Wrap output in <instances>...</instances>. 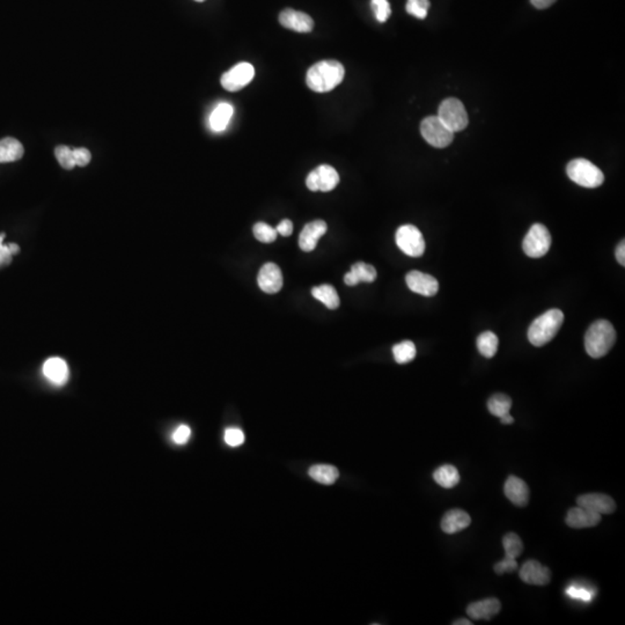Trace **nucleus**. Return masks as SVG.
<instances>
[{
	"label": "nucleus",
	"instance_id": "nucleus-1",
	"mask_svg": "<svg viewBox=\"0 0 625 625\" xmlns=\"http://www.w3.org/2000/svg\"><path fill=\"white\" fill-rule=\"evenodd\" d=\"M345 70L335 59L321 61L312 65L306 76L307 86L316 93L333 91L343 81Z\"/></svg>",
	"mask_w": 625,
	"mask_h": 625
},
{
	"label": "nucleus",
	"instance_id": "nucleus-2",
	"mask_svg": "<svg viewBox=\"0 0 625 625\" xmlns=\"http://www.w3.org/2000/svg\"><path fill=\"white\" fill-rule=\"evenodd\" d=\"M616 342V331L607 319L591 323L585 335V349L594 359L605 357Z\"/></svg>",
	"mask_w": 625,
	"mask_h": 625
},
{
	"label": "nucleus",
	"instance_id": "nucleus-3",
	"mask_svg": "<svg viewBox=\"0 0 625 625\" xmlns=\"http://www.w3.org/2000/svg\"><path fill=\"white\" fill-rule=\"evenodd\" d=\"M564 322V314L550 310L538 316L528 329V340L534 347H543L555 338Z\"/></svg>",
	"mask_w": 625,
	"mask_h": 625
},
{
	"label": "nucleus",
	"instance_id": "nucleus-4",
	"mask_svg": "<svg viewBox=\"0 0 625 625\" xmlns=\"http://www.w3.org/2000/svg\"><path fill=\"white\" fill-rule=\"evenodd\" d=\"M571 181L584 188H598L605 181L601 169L586 159H575L566 167Z\"/></svg>",
	"mask_w": 625,
	"mask_h": 625
},
{
	"label": "nucleus",
	"instance_id": "nucleus-5",
	"mask_svg": "<svg viewBox=\"0 0 625 625\" xmlns=\"http://www.w3.org/2000/svg\"><path fill=\"white\" fill-rule=\"evenodd\" d=\"M437 116L454 134L467 128L469 122L464 103L455 98H448L441 102Z\"/></svg>",
	"mask_w": 625,
	"mask_h": 625
},
{
	"label": "nucleus",
	"instance_id": "nucleus-6",
	"mask_svg": "<svg viewBox=\"0 0 625 625\" xmlns=\"http://www.w3.org/2000/svg\"><path fill=\"white\" fill-rule=\"evenodd\" d=\"M552 245V236L548 229L542 224H534L528 231L522 243L524 254L531 259H540L549 252Z\"/></svg>",
	"mask_w": 625,
	"mask_h": 625
},
{
	"label": "nucleus",
	"instance_id": "nucleus-7",
	"mask_svg": "<svg viewBox=\"0 0 625 625\" xmlns=\"http://www.w3.org/2000/svg\"><path fill=\"white\" fill-rule=\"evenodd\" d=\"M423 138L433 148H444L452 144L454 132L440 121L438 116H429L420 124Z\"/></svg>",
	"mask_w": 625,
	"mask_h": 625
},
{
	"label": "nucleus",
	"instance_id": "nucleus-8",
	"mask_svg": "<svg viewBox=\"0 0 625 625\" xmlns=\"http://www.w3.org/2000/svg\"><path fill=\"white\" fill-rule=\"evenodd\" d=\"M396 245L410 257H420L425 252V240L416 226L403 225L397 229Z\"/></svg>",
	"mask_w": 625,
	"mask_h": 625
},
{
	"label": "nucleus",
	"instance_id": "nucleus-9",
	"mask_svg": "<svg viewBox=\"0 0 625 625\" xmlns=\"http://www.w3.org/2000/svg\"><path fill=\"white\" fill-rule=\"evenodd\" d=\"M340 183V175L329 165H321L307 176L306 185L310 192H331Z\"/></svg>",
	"mask_w": 625,
	"mask_h": 625
},
{
	"label": "nucleus",
	"instance_id": "nucleus-10",
	"mask_svg": "<svg viewBox=\"0 0 625 625\" xmlns=\"http://www.w3.org/2000/svg\"><path fill=\"white\" fill-rule=\"evenodd\" d=\"M255 76V69L249 63H240L234 68L222 74V86L226 91L238 92L252 82Z\"/></svg>",
	"mask_w": 625,
	"mask_h": 625
},
{
	"label": "nucleus",
	"instance_id": "nucleus-11",
	"mask_svg": "<svg viewBox=\"0 0 625 625\" xmlns=\"http://www.w3.org/2000/svg\"><path fill=\"white\" fill-rule=\"evenodd\" d=\"M521 580L528 585L547 586L552 580V572L535 559L524 563L519 572Z\"/></svg>",
	"mask_w": 625,
	"mask_h": 625
},
{
	"label": "nucleus",
	"instance_id": "nucleus-12",
	"mask_svg": "<svg viewBox=\"0 0 625 625\" xmlns=\"http://www.w3.org/2000/svg\"><path fill=\"white\" fill-rule=\"evenodd\" d=\"M405 282L412 292L424 296H433L439 291V282L437 279L427 273L420 271H410L405 276Z\"/></svg>",
	"mask_w": 625,
	"mask_h": 625
},
{
	"label": "nucleus",
	"instance_id": "nucleus-13",
	"mask_svg": "<svg viewBox=\"0 0 625 625\" xmlns=\"http://www.w3.org/2000/svg\"><path fill=\"white\" fill-rule=\"evenodd\" d=\"M279 22L286 29L298 33H310L314 28V21L308 14L292 8H286L280 12Z\"/></svg>",
	"mask_w": 625,
	"mask_h": 625
},
{
	"label": "nucleus",
	"instance_id": "nucleus-14",
	"mask_svg": "<svg viewBox=\"0 0 625 625\" xmlns=\"http://www.w3.org/2000/svg\"><path fill=\"white\" fill-rule=\"evenodd\" d=\"M257 282L263 292L269 294L279 292L282 287V270L275 263H266L259 270Z\"/></svg>",
	"mask_w": 625,
	"mask_h": 625
},
{
	"label": "nucleus",
	"instance_id": "nucleus-15",
	"mask_svg": "<svg viewBox=\"0 0 625 625\" xmlns=\"http://www.w3.org/2000/svg\"><path fill=\"white\" fill-rule=\"evenodd\" d=\"M577 504L589 508L598 515H612L616 510V504L612 497L603 494H587L577 498Z\"/></svg>",
	"mask_w": 625,
	"mask_h": 625
},
{
	"label": "nucleus",
	"instance_id": "nucleus-16",
	"mask_svg": "<svg viewBox=\"0 0 625 625\" xmlns=\"http://www.w3.org/2000/svg\"><path fill=\"white\" fill-rule=\"evenodd\" d=\"M565 521H566V524H568V527L575 528V529L591 528L600 524L601 515H598L596 512L591 511L589 508L578 506V508H571L568 512Z\"/></svg>",
	"mask_w": 625,
	"mask_h": 625
},
{
	"label": "nucleus",
	"instance_id": "nucleus-17",
	"mask_svg": "<svg viewBox=\"0 0 625 625\" xmlns=\"http://www.w3.org/2000/svg\"><path fill=\"white\" fill-rule=\"evenodd\" d=\"M504 492L512 504L518 508L527 506L529 501V487L524 480L517 476H510L505 482Z\"/></svg>",
	"mask_w": 625,
	"mask_h": 625
},
{
	"label": "nucleus",
	"instance_id": "nucleus-18",
	"mask_svg": "<svg viewBox=\"0 0 625 625\" xmlns=\"http://www.w3.org/2000/svg\"><path fill=\"white\" fill-rule=\"evenodd\" d=\"M501 603L498 598H489L481 601L473 602L468 605L467 614L471 619L481 621V619H492L501 612Z\"/></svg>",
	"mask_w": 625,
	"mask_h": 625
},
{
	"label": "nucleus",
	"instance_id": "nucleus-19",
	"mask_svg": "<svg viewBox=\"0 0 625 625\" xmlns=\"http://www.w3.org/2000/svg\"><path fill=\"white\" fill-rule=\"evenodd\" d=\"M326 232V224L323 220L308 222L300 233L299 245L303 252H312L319 243V238Z\"/></svg>",
	"mask_w": 625,
	"mask_h": 625
},
{
	"label": "nucleus",
	"instance_id": "nucleus-20",
	"mask_svg": "<svg viewBox=\"0 0 625 625\" xmlns=\"http://www.w3.org/2000/svg\"><path fill=\"white\" fill-rule=\"evenodd\" d=\"M43 374L48 380L56 386H64L70 377V371H69L68 364L64 359L54 357V358H49L44 363Z\"/></svg>",
	"mask_w": 625,
	"mask_h": 625
},
{
	"label": "nucleus",
	"instance_id": "nucleus-21",
	"mask_svg": "<svg viewBox=\"0 0 625 625\" xmlns=\"http://www.w3.org/2000/svg\"><path fill=\"white\" fill-rule=\"evenodd\" d=\"M471 524L470 515L460 508H453L445 513L441 520V529L446 534H455L469 527Z\"/></svg>",
	"mask_w": 625,
	"mask_h": 625
},
{
	"label": "nucleus",
	"instance_id": "nucleus-22",
	"mask_svg": "<svg viewBox=\"0 0 625 625\" xmlns=\"http://www.w3.org/2000/svg\"><path fill=\"white\" fill-rule=\"evenodd\" d=\"M377 270L373 266L358 262L351 266L350 273L344 276V282L349 286H356L359 282H372L377 279Z\"/></svg>",
	"mask_w": 625,
	"mask_h": 625
},
{
	"label": "nucleus",
	"instance_id": "nucleus-23",
	"mask_svg": "<svg viewBox=\"0 0 625 625\" xmlns=\"http://www.w3.org/2000/svg\"><path fill=\"white\" fill-rule=\"evenodd\" d=\"M24 155V146L17 139L7 137L0 141V164L17 161Z\"/></svg>",
	"mask_w": 625,
	"mask_h": 625
},
{
	"label": "nucleus",
	"instance_id": "nucleus-24",
	"mask_svg": "<svg viewBox=\"0 0 625 625\" xmlns=\"http://www.w3.org/2000/svg\"><path fill=\"white\" fill-rule=\"evenodd\" d=\"M233 113L234 110L231 104L226 102L218 104L210 116V128L215 132L224 131L232 118Z\"/></svg>",
	"mask_w": 625,
	"mask_h": 625
},
{
	"label": "nucleus",
	"instance_id": "nucleus-25",
	"mask_svg": "<svg viewBox=\"0 0 625 625\" xmlns=\"http://www.w3.org/2000/svg\"><path fill=\"white\" fill-rule=\"evenodd\" d=\"M308 475L319 484L331 485L340 477L337 468L329 464H315L310 468Z\"/></svg>",
	"mask_w": 625,
	"mask_h": 625
},
{
	"label": "nucleus",
	"instance_id": "nucleus-26",
	"mask_svg": "<svg viewBox=\"0 0 625 625\" xmlns=\"http://www.w3.org/2000/svg\"><path fill=\"white\" fill-rule=\"evenodd\" d=\"M434 481L445 489H453L460 482V474L452 464H444L433 473Z\"/></svg>",
	"mask_w": 625,
	"mask_h": 625
},
{
	"label": "nucleus",
	"instance_id": "nucleus-27",
	"mask_svg": "<svg viewBox=\"0 0 625 625\" xmlns=\"http://www.w3.org/2000/svg\"><path fill=\"white\" fill-rule=\"evenodd\" d=\"M312 294L315 299L326 305L329 310H336L340 306V296L335 287L328 284L312 287Z\"/></svg>",
	"mask_w": 625,
	"mask_h": 625
},
{
	"label": "nucleus",
	"instance_id": "nucleus-28",
	"mask_svg": "<svg viewBox=\"0 0 625 625\" xmlns=\"http://www.w3.org/2000/svg\"><path fill=\"white\" fill-rule=\"evenodd\" d=\"M499 340L496 333L492 331L482 333L477 338V349L482 356L490 359L497 353Z\"/></svg>",
	"mask_w": 625,
	"mask_h": 625
},
{
	"label": "nucleus",
	"instance_id": "nucleus-29",
	"mask_svg": "<svg viewBox=\"0 0 625 625\" xmlns=\"http://www.w3.org/2000/svg\"><path fill=\"white\" fill-rule=\"evenodd\" d=\"M511 408V397H508L505 394H496L487 401V409L490 411V414L499 417V418L504 415L510 414Z\"/></svg>",
	"mask_w": 625,
	"mask_h": 625
},
{
	"label": "nucleus",
	"instance_id": "nucleus-30",
	"mask_svg": "<svg viewBox=\"0 0 625 625\" xmlns=\"http://www.w3.org/2000/svg\"><path fill=\"white\" fill-rule=\"evenodd\" d=\"M393 354L397 364L410 363L417 354L416 345L411 340H403L394 345Z\"/></svg>",
	"mask_w": 625,
	"mask_h": 625
},
{
	"label": "nucleus",
	"instance_id": "nucleus-31",
	"mask_svg": "<svg viewBox=\"0 0 625 625\" xmlns=\"http://www.w3.org/2000/svg\"><path fill=\"white\" fill-rule=\"evenodd\" d=\"M503 547H504L505 556L510 558H517L521 555L524 550V543L521 538L515 533H508L503 538Z\"/></svg>",
	"mask_w": 625,
	"mask_h": 625
},
{
	"label": "nucleus",
	"instance_id": "nucleus-32",
	"mask_svg": "<svg viewBox=\"0 0 625 625\" xmlns=\"http://www.w3.org/2000/svg\"><path fill=\"white\" fill-rule=\"evenodd\" d=\"M254 236L256 239L264 243H271L276 241L277 233L276 229H273L271 226L268 225L266 222H257L254 226Z\"/></svg>",
	"mask_w": 625,
	"mask_h": 625
},
{
	"label": "nucleus",
	"instance_id": "nucleus-33",
	"mask_svg": "<svg viewBox=\"0 0 625 625\" xmlns=\"http://www.w3.org/2000/svg\"><path fill=\"white\" fill-rule=\"evenodd\" d=\"M5 236H6L5 233L0 234V268L8 266L12 262L13 256L17 255V252H20V247L17 243L3 245Z\"/></svg>",
	"mask_w": 625,
	"mask_h": 625
},
{
	"label": "nucleus",
	"instance_id": "nucleus-34",
	"mask_svg": "<svg viewBox=\"0 0 625 625\" xmlns=\"http://www.w3.org/2000/svg\"><path fill=\"white\" fill-rule=\"evenodd\" d=\"M55 155H56L58 164H59L63 168L70 171V169H73L74 167H76L73 151H72V148H69V146L59 145V146L55 148Z\"/></svg>",
	"mask_w": 625,
	"mask_h": 625
},
{
	"label": "nucleus",
	"instance_id": "nucleus-35",
	"mask_svg": "<svg viewBox=\"0 0 625 625\" xmlns=\"http://www.w3.org/2000/svg\"><path fill=\"white\" fill-rule=\"evenodd\" d=\"M430 6V0H408L405 10L408 13L418 17V19H425Z\"/></svg>",
	"mask_w": 625,
	"mask_h": 625
},
{
	"label": "nucleus",
	"instance_id": "nucleus-36",
	"mask_svg": "<svg viewBox=\"0 0 625 625\" xmlns=\"http://www.w3.org/2000/svg\"><path fill=\"white\" fill-rule=\"evenodd\" d=\"M565 593L573 600H579L582 602H591L595 595L594 591L578 585L568 586Z\"/></svg>",
	"mask_w": 625,
	"mask_h": 625
},
{
	"label": "nucleus",
	"instance_id": "nucleus-37",
	"mask_svg": "<svg viewBox=\"0 0 625 625\" xmlns=\"http://www.w3.org/2000/svg\"><path fill=\"white\" fill-rule=\"evenodd\" d=\"M371 6L379 22H386L391 14V8L388 0H371Z\"/></svg>",
	"mask_w": 625,
	"mask_h": 625
},
{
	"label": "nucleus",
	"instance_id": "nucleus-38",
	"mask_svg": "<svg viewBox=\"0 0 625 625\" xmlns=\"http://www.w3.org/2000/svg\"><path fill=\"white\" fill-rule=\"evenodd\" d=\"M224 438H225L226 444L231 446V447L241 446L243 444V441H245V434H243V431L240 430V429H236V427L227 429L225 431Z\"/></svg>",
	"mask_w": 625,
	"mask_h": 625
},
{
	"label": "nucleus",
	"instance_id": "nucleus-39",
	"mask_svg": "<svg viewBox=\"0 0 625 625\" xmlns=\"http://www.w3.org/2000/svg\"><path fill=\"white\" fill-rule=\"evenodd\" d=\"M517 568H518L517 559L506 557V556H505L504 559H501V561H498L497 564L494 565V572L499 575L508 573V572L511 573V572H515Z\"/></svg>",
	"mask_w": 625,
	"mask_h": 625
},
{
	"label": "nucleus",
	"instance_id": "nucleus-40",
	"mask_svg": "<svg viewBox=\"0 0 625 625\" xmlns=\"http://www.w3.org/2000/svg\"><path fill=\"white\" fill-rule=\"evenodd\" d=\"M72 151H73V158L74 162H76V166L85 167V166H87L88 164L91 162L92 155L91 152L88 151L87 148H72Z\"/></svg>",
	"mask_w": 625,
	"mask_h": 625
},
{
	"label": "nucleus",
	"instance_id": "nucleus-41",
	"mask_svg": "<svg viewBox=\"0 0 625 625\" xmlns=\"http://www.w3.org/2000/svg\"><path fill=\"white\" fill-rule=\"evenodd\" d=\"M190 436H192L190 427L187 426V425H181V426H178L176 429L174 434H173V441H174L175 444L185 445L188 443Z\"/></svg>",
	"mask_w": 625,
	"mask_h": 625
},
{
	"label": "nucleus",
	"instance_id": "nucleus-42",
	"mask_svg": "<svg viewBox=\"0 0 625 625\" xmlns=\"http://www.w3.org/2000/svg\"><path fill=\"white\" fill-rule=\"evenodd\" d=\"M277 233L282 236H289L293 232V224L289 219H284L276 227Z\"/></svg>",
	"mask_w": 625,
	"mask_h": 625
},
{
	"label": "nucleus",
	"instance_id": "nucleus-43",
	"mask_svg": "<svg viewBox=\"0 0 625 625\" xmlns=\"http://www.w3.org/2000/svg\"><path fill=\"white\" fill-rule=\"evenodd\" d=\"M616 259L621 266H625V243L623 240L616 248Z\"/></svg>",
	"mask_w": 625,
	"mask_h": 625
},
{
	"label": "nucleus",
	"instance_id": "nucleus-44",
	"mask_svg": "<svg viewBox=\"0 0 625 625\" xmlns=\"http://www.w3.org/2000/svg\"><path fill=\"white\" fill-rule=\"evenodd\" d=\"M531 1L536 8L543 10V8H548V7L552 6L556 0H531Z\"/></svg>",
	"mask_w": 625,
	"mask_h": 625
},
{
	"label": "nucleus",
	"instance_id": "nucleus-45",
	"mask_svg": "<svg viewBox=\"0 0 625 625\" xmlns=\"http://www.w3.org/2000/svg\"><path fill=\"white\" fill-rule=\"evenodd\" d=\"M501 424H504V425H510V424L515 423V418L511 416L510 414L504 415V416L501 417Z\"/></svg>",
	"mask_w": 625,
	"mask_h": 625
},
{
	"label": "nucleus",
	"instance_id": "nucleus-46",
	"mask_svg": "<svg viewBox=\"0 0 625 625\" xmlns=\"http://www.w3.org/2000/svg\"><path fill=\"white\" fill-rule=\"evenodd\" d=\"M453 624L454 625H471V624H473V622H471V621H468V619H457V621H454Z\"/></svg>",
	"mask_w": 625,
	"mask_h": 625
},
{
	"label": "nucleus",
	"instance_id": "nucleus-47",
	"mask_svg": "<svg viewBox=\"0 0 625 625\" xmlns=\"http://www.w3.org/2000/svg\"><path fill=\"white\" fill-rule=\"evenodd\" d=\"M195 1H199V3H202V1H206V0H195Z\"/></svg>",
	"mask_w": 625,
	"mask_h": 625
}]
</instances>
